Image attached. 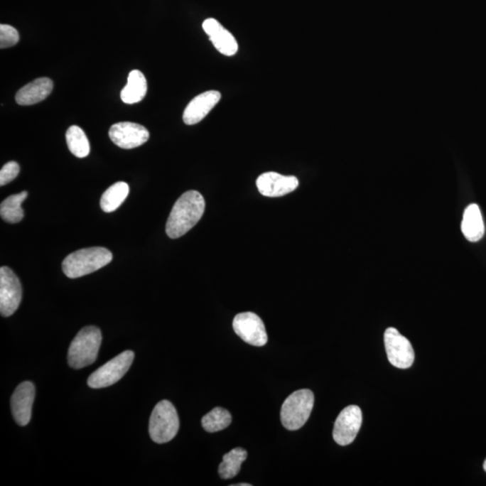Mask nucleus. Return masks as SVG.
<instances>
[{
  "label": "nucleus",
  "instance_id": "412c9836",
  "mask_svg": "<svg viewBox=\"0 0 486 486\" xmlns=\"http://www.w3.org/2000/svg\"><path fill=\"white\" fill-rule=\"evenodd\" d=\"M248 457V452L242 448H236L222 457L219 465V475L222 479H231L238 475L241 467Z\"/></svg>",
  "mask_w": 486,
  "mask_h": 486
},
{
  "label": "nucleus",
  "instance_id": "4468645a",
  "mask_svg": "<svg viewBox=\"0 0 486 486\" xmlns=\"http://www.w3.org/2000/svg\"><path fill=\"white\" fill-rule=\"evenodd\" d=\"M222 94L219 91L209 90L195 97L185 107L183 121L188 126L199 123L220 101Z\"/></svg>",
  "mask_w": 486,
  "mask_h": 486
},
{
  "label": "nucleus",
  "instance_id": "f8f14e48",
  "mask_svg": "<svg viewBox=\"0 0 486 486\" xmlns=\"http://www.w3.org/2000/svg\"><path fill=\"white\" fill-rule=\"evenodd\" d=\"M256 184L259 193L264 197L279 198L295 191L298 187L299 181L293 176L266 172L259 176Z\"/></svg>",
  "mask_w": 486,
  "mask_h": 486
},
{
  "label": "nucleus",
  "instance_id": "9d476101",
  "mask_svg": "<svg viewBox=\"0 0 486 486\" xmlns=\"http://www.w3.org/2000/svg\"><path fill=\"white\" fill-rule=\"evenodd\" d=\"M362 424V411L357 405H350L340 411L333 432L334 441L340 446H347L355 440Z\"/></svg>",
  "mask_w": 486,
  "mask_h": 486
},
{
  "label": "nucleus",
  "instance_id": "5701e85b",
  "mask_svg": "<svg viewBox=\"0 0 486 486\" xmlns=\"http://www.w3.org/2000/svg\"><path fill=\"white\" fill-rule=\"evenodd\" d=\"M232 415L224 408L216 407L202 418V426L207 432H217L229 427Z\"/></svg>",
  "mask_w": 486,
  "mask_h": 486
},
{
  "label": "nucleus",
  "instance_id": "a878e982",
  "mask_svg": "<svg viewBox=\"0 0 486 486\" xmlns=\"http://www.w3.org/2000/svg\"><path fill=\"white\" fill-rule=\"evenodd\" d=\"M232 486H252L251 484H237V485H232Z\"/></svg>",
  "mask_w": 486,
  "mask_h": 486
},
{
  "label": "nucleus",
  "instance_id": "ddd939ff",
  "mask_svg": "<svg viewBox=\"0 0 486 486\" xmlns=\"http://www.w3.org/2000/svg\"><path fill=\"white\" fill-rule=\"evenodd\" d=\"M35 396L36 388L30 381L20 384L14 392L11 397L12 414L20 426H26L31 420Z\"/></svg>",
  "mask_w": 486,
  "mask_h": 486
},
{
  "label": "nucleus",
  "instance_id": "1a4fd4ad",
  "mask_svg": "<svg viewBox=\"0 0 486 486\" xmlns=\"http://www.w3.org/2000/svg\"><path fill=\"white\" fill-rule=\"evenodd\" d=\"M236 334L249 345L262 347L268 342L264 323L254 313H239L232 323Z\"/></svg>",
  "mask_w": 486,
  "mask_h": 486
},
{
  "label": "nucleus",
  "instance_id": "f03ea898",
  "mask_svg": "<svg viewBox=\"0 0 486 486\" xmlns=\"http://www.w3.org/2000/svg\"><path fill=\"white\" fill-rule=\"evenodd\" d=\"M113 254L107 249L92 247L79 249L67 256L63 262L64 274L70 279L91 274L109 264Z\"/></svg>",
  "mask_w": 486,
  "mask_h": 486
},
{
  "label": "nucleus",
  "instance_id": "20e7f679",
  "mask_svg": "<svg viewBox=\"0 0 486 486\" xmlns=\"http://www.w3.org/2000/svg\"><path fill=\"white\" fill-rule=\"evenodd\" d=\"M315 405V396L309 389L296 391L284 401L281 408V423L288 431H297L308 421Z\"/></svg>",
  "mask_w": 486,
  "mask_h": 486
},
{
  "label": "nucleus",
  "instance_id": "423d86ee",
  "mask_svg": "<svg viewBox=\"0 0 486 486\" xmlns=\"http://www.w3.org/2000/svg\"><path fill=\"white\" fill-rule=\"evenodd\" d=\"M134 360V353L131 350L124 351L123 353L108 361L99 369L91 374L87 384L93 389L108 387L116 384L129 370Z\"/></svg>",
  "mask_w": 486,
  "mask_h": 486
},
{
  "label": "nucleus",
  "instance_id": "39448f33",
  "mask_svg": "<svg viewBox=\"0 0 486 486\" xmlns=\"http://www.w3.org/2000/svg\"><path fill=\"white\" fill-rule=\"evenodd\" d=\"M180 428V418L174 405L167 400L157 404L151 413L148 432L151 440L158 444L173 440Z\"/></svg>",
  "mask_w": 486,
  "mask_h": 486
},
{
  "label": "nucleus",
  "instance_id": "dca6fc26",
  "mask_svg": "<svg viewBox=\"0 0 486 486\" xmlns=\"http://www.w3.org/2000/svg\"><path fill=\"white\" fill-rule=\"evenodd\" d=\"M53 82L48 77H40L27 84L16 94V103L20 106H31L45 100L52 93Z\"/></svg>",
  "mask_w": 486,
  "mask_h": 486
},
{
  "label": "nucleus",
  "instance_id": "9b49d317",
  "mask_svg": "<svg viewBox=\"0 0 486 486\" xmlns=\"http://www.w3.org/2000/svg\"><path fill=\"white\" fill-rule=\"evenodd\" d=\"M109 137L118 147L130 150L146 143L150 134L146 128L139 124L122 122L111 126Z\"/></svg>",
  "mask_w": 486,
  "mask_h": 486
},
{
  "label": "nucleus",
  "instance_id": "7ed1b4c3",
  "mask_svg": "<svg viewBox=\"0 0 486 486\" xmlns=\"http://www.w3.org/2000/svg\"><path fill=\"white\" fill-rule=\"evenodd\" d=\"M102 342V333L94 326H87L80 330L70 343L68 351V363L74 369L90 366L99 355Z\"/></svg>",
  "mask_w": 486,
  "mask_h": 486
},
{
  "label": "nucleus",
  "instance_id": "bb28decb",
  "mask_svg": "<svg viewBox=\"0 0 486 486\" xmlns=\"http://www.w3.org/2000/svg\"><path fill=\"white\" fill-rule=\"evenodd\" d=\"M484 469H485V471L486 472V459H485V461L484 463Z\"/></svg>",
  "mask_w": 486,
  "mask_h": 486
},
{
  "label": "nucleus",
  "instance_id": "2eb2a0df",
  "mask_svg": "<svg viewBox=\"0 0 486 486\" xmlns=\"http://www.w3.org/2000/svg\"><path fill=\"white\" fill-rule=\"evenodd\" d=\"M202 29L207 33L212 45L219 53L225 56H234L238 52L237 40L215 18H208L202 23Z\"/></svg>",
  "mask_w": 486,
  "mask_h": 486
},
{
  "label": "nucleus",
  "instance_id": "a211bd4d",
  "mask_svg": "<svg viewBox=\"0 0 486 486\" xmlns=\"http://www.w3.org/2000/svg\"><path fill=\"white\" fill-rule=\"evenodd\" d=\"M147 89V80L144 73L138 70H131L128 76L126 86L121 91V99L128 104L140 102L144 99Z\"/></svg>",
  "mask_w": 486,
  "mask_h": 486
},
{
  "label": "nucleus",
  "instance_id": "4be33fe9",
  "mask_svg": "<svg viewBox=\"0 0 486 486\" xmlns=\"http://www.w3.org/2000/svg\"><path fill=\"white\" fill-rule=\"evenodd\" d=\"M66 141L70 153L77 158H85L90 153L87 135L80 127L72 126L67 130Z\"/></svg>",
  "mask_w": 486,
  "mask_h": 486
},
{
  "label": "nucleus",
  "instance_id": "f257e3e1",
  "mask_svg": "<svg viewBox=\"0 0 486 486\" xmlns=\"http://www.w3.org/2000/svg\"><path fill=\"white\" fill-rule=\"evenodd\" d=\"M205 202L198 191H188L175 202L166 225L168 237L177 239L190 231L204 215Z\"/></svg>",
  "mask_w": 486,
  "mask_h": 486
},
{
  "label": "nucleus",
  "instance_id": "393cba45",
  "mask_svg": "<svg viewBox=\"0 0 486 486\" xmlns=\"http://www.w3.org/2000/svg\"><path fill=\"white\" fill-rule=\"evenodd\" d=\"M19 171V165L16 161L8 162L0 171V185H5L15 180Z\"/></svg>",
  "mask_w": 486,
  "mask_h": 486
},
{
  "label": "nucleus",
  "instance_id": "aec40b11",
  "mask_svg": "<svg viewBox=\"0 0 486 486\" xmlns=\"http://www.w3.org/2000/svg\"><path fill=\"white\" fill-rule=\"evenodd\" d=\"M27 192L10 195L0 205V215L3 220L10 224H16L23 220L25 212L21 207L22 202L27 198Z\"/></svg>",
  "mask_w": 486,
  "mask_h": 486
},
{
  "label": "nucleus",
  "instance_id": "f3484780",
  "mask_svg": "<svg viewBox=\"0 0 486 486\" xmlns=\"http://www.w3.org/2000/svg\"><path fill=\"white\" fill-rule=\"evenodd\" d=\"M461 228L465 237L469 242H477L482 238L485 234V225L477 205L472 204L465 209Z\"/></svg>",
  "mask_w": 486,
  "mask_h": 486
},
{
  "label": "nucleus",
  "instance_id": "6e6552de",
  "mask_svg": "<svg viewBox=\"0 0 486 486\" xmlns=\"http://www.w3.org/2000/svg\"><path fill=\"white\" fill-rule=\"evenodd\" d=\"M22 300V286L18 276L9 266L0 269V313L4 317L12 315Z\"/></svg>",
  "mask_w": 486,
  "mask_h": 486
},
{
  "label": "nucleus",
  "instance_id": "b1692460",
  "mask_svg": "<svg viewBox=\"0 0 486 486\" xmlns=\"http://www.w3.org/2000/svg\"><path fill=\"white\" fill-rule=\"evenodd\" d=\"M18 40V30L9 25L0 26V48L5 49L16 45Z\"/></svg>",
  "mask_w": 486,
  "mask_h": 486
},
{
  "label": "nucleus",
  "instance_id": "0eeeda50",
  "mask_svg": "<svg viewBox=\"0 0 486 486\" xmlns=\"http://www.w3.org/2000/svg\"><path fill=\"white\" fill-rule=\"evenodd\" d=\"M384 347L388 360L397 369H406L414 361V350L409 340L394 328H388L384 333Z\"/></svg>",
  "mask_w": 486,
  "mask_h": 486
},
{
  "label": "nucleus",
  "instance_id": "6ab92c4d",
  "mask_svg": "<svg viewBox=\"0 0 486 486\" xmlns=\"http://www.w3.org/2000/svg\"><path fill=\"white\" fill-rule=\"evenodd\" d=\"M129 194V185L126 182H117L111 185L100 199V207L106 212L116 211Z\"/></svg>",
  "mask_w": 486,
  "mask_h": 486
}]
</instances>
